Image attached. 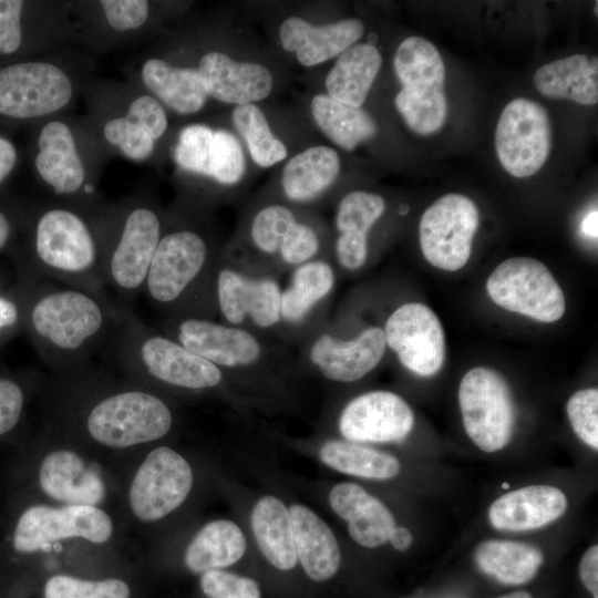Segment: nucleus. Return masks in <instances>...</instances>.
I'll use <instances>...</instances> for the list:
<instances>
[{
	"label": "nucleus",
	"instance_id": "nucleus-48",
	"mask_svg": "<svg viewBox=\"0 0 598 598\" xmlns=\"http://www.w3.org/2000/svg\"><path fill=\"white\" fill-rule=\"evenodd\" d=\"M200 588L207 598H261L256 580L223 569L204 573Z\"/></svg>",
	"mask_w": 598,
	"mask_h": 598
},
{
	"label": "nucleus",
	"instance_id": "nucleus-13",
	"mask_svg": "<svg viewBox=\"0 0 598 598\" xmlns=\"http://www.w3.org/2000/svg\"><path fill=\"white\" fill-rule=\"evenodd\" d=\"M193 485L188 462L175 450H152L137 468L128 499L133 514L143 522L158 520L187 498Z\"/></svg>",
	"mask_w": 598,
	"mask_h": 598
},
{
	"label": "nucleus",
	"instance_id": "nucleus-56",
	"mask_svg": "<svg viewBox=\"0 0 598 598\" xmlns=\"http://www.w3.org/2000/svg\"><path fill=\"white\" fill-rule=\"evenodd\" d=\"M12 233V224L8 216L0 210V250L6 246Z\"/></svg>",
	"mask_w": 598,
	"mask_h": 598
},
{
	"label": "nucleus",
	"instance_id": "nucleus-43",
	"mask_svg": "<svg viewBox=\"0 0 598 598\" xmlns=\"http://www.w3.org/2000/svg\"><path fill=\"white\" fill-rule=\"evenodd\" d=\"M45 598H130V588L123 580L109 578L90 581L65 575L47 581Z\"/></svg>",
	"mask_w": 598,
	"mask_h": 598
},
{
	"label": "nucleus",
	"instance_id": "nucleus-10",
	"mask_svg": "<svg viewBox=\"0 0 598 598\" xmlns=\"http://www.w3.org/2000/svg\"><path fill=\"white\" fill-rule=\"evenodd\" d=\"M486 290L501 308L540 322L557 321L566 310L560 286L534 258L514 257L501 262L487 278Z\"/></svg>",
	"mask_w": 598,
	"mask_h": 598
},
{
	"label": "nucleus",
	"instance_id": "nucleus-11",
	"mask_svg": "<svg viewBox=\"0 0 598 598\" xmlns=\"http://www.w3.org/2000/svg\"><path fill=\"white\" fill-rule=\"evenodd\" d=\"M478 224V209L471 198L457 193L442 196L425 209L420 220L424 258L439 269L460 270L470 259Z\"/></svg>",
	"mask_w": 598,
	"mask_h": 598
},
{
	"label": "nucleus",
	"instance_id": "nucleus-37",
	"mask_svg": "<svg viewBox=\"0 0 598 598\" xmlns=\"http://www.w3.org/2000/svg\"><path fill=\"white\" fill-rule=\"evenodd\" d=\"M319 457L337 472L375 481L396 476L401 467L394 455L350 441L324 442L319 450Z\"/></svg>",
	"mask_w": 598,
	"mask_h": 598
},
{
	"label": "nucleus",
	"instance_id": "nucleus-8",
	"mask_svg": "<svg viewBox=\"0 0 598 598\" xmlns=\"http://www.w3.org/2000/svg\"><path fill=\"white\" fill-rule=\"evenodd\" d=\"M80 136L68 121L48 118L38 135L34 167L58 202L97 210L89 156Z\"/></svg>",
	"mask_w": 598,
	"mask_h": 598
},
{
	"label": "nucleus",
	"instance_id": "nucleus-22",
	"mask_svg": "<svg viewBox=\"0 0 598 598\" xmlns=\"http://www.w3.org/2000/svg\"><path fill=\"white\" fill-rule=\"evenodd\" d=\"M364 31L362 21L347 19L324 25H315L298 18L286 19L279 29L281 45L295 52L305 66L328 61L352 47Z\"/></svg>",
	"mask_w": 598,
	"mask_h": 598
},
{
	"label": "nucleus",
	"instance_id": "nucleus-15",
	"mask_svg": "<svg viewBox=\"0 0 598 598\" xmlns=\"http://www.w3.org/2000/svg\"><path fill=\"white\" fill-rule=\"evenodd\" d=\"M386 347L402 365L420 377L436 374L445 359V337L434 311L419 302L396 308L384 324Z\"/></svg>",
	"mask_w": 598,
	"mask_h": 598
},
{
	"label": "nucleus",
	"instance_id": "nucleus-31",
	"mask_svg": "<svg viewBox=\"0 0 598 598\" xmlns=\"http://www.w3.org/2000/svg\"><path fill=\"white\" fill-rule=\"evenodd\" d=\"M385 210L384 199L373 193L355 190L339 203L336 227L339 237L336 255L347 261H360L368 257V233Z\"/></svg>",
	"mask_w": 598,
	"mask_h": 598
},
{
	"label": "nucleus",
	"instance_id": "nucleus-55",
	"mask_svg": "<svg viewBox=\"0 0 598 598\" xmlns=\"http://www.w3.org/2000/svg\"><path fill=\"white\" fill-rule=\"evenodd\" d=\"M597 210L590 212L581 223V231L589 238L597 239Z\"/></svg>",
	"mask_w": 598,
	"mask_h": 598
},
{
	"label": "nucleus",
	"instance_id": "nucleus-20",
	"mask_svg": "<svg viewBox=\"0 0 598 598\" xmlns=\"http://www.w3.org/2000/svg\"><path fill=\"white\" fill-rule=\"evenodd\" d=\"M208 96L224 103L246 105L267 97L272 90L269 70L239 62L219 51L205 53L196 68Z\"/></svg>",
	"mask_w": 598,
	"mask_h": 598
},
{
	"label": "nucleus",
	"instance_id": "nucleus-40",
	"mask_svg": "<svg viewBox=\"0 0 598 598\" xmlns=\"http://www.w3.org/2000/svg\"><path fill=\"white\" fill-rule=\"evenodd\" d=\"M233 123L248 145L251 158L261 167H270L287 156L285 144L270 131L262 111L255 104L238 105Z\"/></svg>",
	"mask_w": 598,
	"mask_h": 598
},
{
	"label": "nucleus",
	"instance_id": "nucleus-47",
	"mask_svg": "<svg viewBox=\"0 0 598 598\" xmlns=\"http://www.w3.org/2000/svg\"><path fill=\"white\" fill-rule=\"evenodd\" d=\"M120 114L146 130L155 141L159 140L168 127L165 107L147 92L134 94L122 106Z\"/></svg>",
	"mask_w": 598,
	"mask_h": 598
},
{
	"label": "nucleus",
	"instance_id": "nucleus-38",
	"mask_svg": "<svg viewBox=\"0 0 598 598\" xmlns=\"http://www.w3.org/2000/svg\"><path fill=\"white\" fill-rule=\"evenodd\" d=\"M394 70L403 87H443L445 65L436 47L421 37H409L394 55Z\"/></svg>",
	"mask_w": 598,
	"mask_h": 598
},
{
	"label": "nucleus",
	"instance_id": "nucleus-18",
	"mask_svg": "<svg viewBox=\"0 0 598 598\" xmlns=\"http://www.w3.org/2000/svg\"><path fill=\"white\" fill-rule=\"evenodd\" d=\"M414 420L412 409L400 395L377 390L358 395L344 406L339 430L350 442H400L412 431Z\"/></svg>",
	"mask_w": 598,
	"mask_h": 598
},
{
	"label": "nucleus",
	"instance_id": "nucleus-50",
	"mask_svg": "<svg viewBox=\"0 0 598 598\" xmlns=\"http://www.w3.org/2000/svg\"><path fill=\"white\" fill-rule=\"evenodd\" d=\"M23 404L22 388L11 379L0 378V436L18 424Z\"/></svg>",
	"mask_w": 598,
	"mask_h": 598
},
{
	"label": "nucleus",
	"instance_id": "nucleus-58",
	"mask_svg": "<svg viewBox=\"0 0 598 598\" xmlns=\"http://www.w3.org/2000/svg\"><path fill=\"white\" fill-rule=\"evenodd\" d=\"M0 282H1V277H0Z\"/></svg>",
	"mask_w": 598,
	"mask_h": 598
},
{
	"label": "nucleus",
	"instance_id": "nucleus-35",
	"mask_svg": "<svg viewBox=\"0 0 598 598\" xmlns=\"http://www.w3.org/2000/svg\"><path fill=\"white\" fill-rule=\"evenodd\" d=\"M310 110L318 127L347 151L354 150L377 134V123L369 113L361 107L340 103L328 94H317L311 101Z\"/></svg>",
	"mask_w": 598,
	"mask_h": 598
},
{
	"label": "nucleus",
	"instance_id": "nucleus-51",
	"mask_svg": "<svg viewBox=\"0 0 598 598\" xmlns=\"http://www.w3.org/2000/svg\"><path fill=\"white\" fill-rule=\"evenodd\" d=\"M579 575L585 587L598 598V546L587 549L579 564Z\"/></svg>",
	"mask_w": 598,
	"mask_h": 598
},
{
	"label": "nucleus",
	"instance_id": "nucleus-21",
	"mask_svg": "<svg viewBox=\"0 0 598 598\" xmlns=\"http://www.w3.org/2000/svg\"><path fill=\"white\" fill-rule=\"evenodd\" d=\"M250 235L261 252L278 254L283 262L292 266L311 260L319 250L316 231L298 223L295 214L281 205L261 208L252 219Z\"/></svg>",
	"mask_w": 598,
	"mask_h": 598
},
{
	"label": "nucleus",
	"instance_id": "nucleus-12",
	"mask_svg": "<svg viewBox=\"0 0 598 598\" xmlns=\"http://www.w3.org/2000/svg\"><path fill=\"white\" fill-rule=\"evenodd\" d=\"M551 128L546 110L537 102L515 99L503 110L495 148L503 168L514 177L537 173L548 158Z\"/></svg>",
	"mask_w": 598,
	"mask_h": 598
},
{
	"label": "nucleus",
	"instance_id": "nucleus-4",
	"mask_svg": "<svg viewBox=\"0 0 598 598\" xmlns=\"http://www.w3.org/2000/svg\"><path fill=\"white\" fill-rule=\"evenodd\" d=\"M214 276L206 238L189 227H164L143 292L172 316L207 318L214 301Z\"/></svg>",
	"mask_w": 598,
	"mask_h": 598
},
{
	"label": "nucleus",
	"instance_id": "nucleus-9",
	"mask_svg": "<svg viewBox=\"0 0 598 598\" xmlns=\"http://www.w3.org/2000/svg\"><path fill=\"white\" fill-rule=\"evenodd\" d=\"M463 425L473 443L484 452L508 444L515 425V405L504 377L492 368L468 370L458 386Z\"/></svg>",
	"mask_w": 598,
	"mask_h": 598
},
{
	"label": "nucleus",
	"instance_id": "nucleus-26",
	"mask_svg": "<svg viewBox=\"0 0 598 598\" xmlns=\"http://www.w3.org/2000/svg\"><path fill=\"white\" fill-rule=\"evenodd\" d=\"M138 79L148 94L178 114L197 113L208 97L196 68L176 66L164 59L144 60Z\"/></svg>",
	"mask_w": 598,
	"mask_h": 598
},
{
	"label": "nucleus",
	"instance_id": "nucleus-28",
	"mask_svg": "<svg viewBox=\"0 0 598 598\" xmlns=\"http://www.w3.org/2000/svg\"><path fill=\"white\" fill-rule=\"evenodd\" d=\"M534 84L546 97L594 105L598 101V59L574 54L544 64L536 71Z\"/></svg>",
	"mask_w": 598,
	"mask_h": 598
},
{
	"label": "nucleus",
	"instance_id": "nucleus-3",
	"mask_svg": "<svg viewBox=\"0 0 598 598\" xmlns=\"http://www.w3.org/2000/svg\"><path fill=\"white\" fill-rule=\"evenodd\" d=\"M121 370L137 381L188 391L212 390L224 371L165 333L147 327L130 308L104 350Z\"/></svg>",
	"mask_w": 598,
	"mask_h": 598
},
{
	"label": "nucleus",
	"instance_id": "nucleus-33",
	"mask_svg": "<svg viewBox=\"0 0 598 598\" xmlns=\"http://www.w3.org/2000/svg\"><path fill=\"white\" fill-rule=\"evenodd\" d=\"M340 158L328 146H312L295 155L282 171L281 185L286 196L293 202H308L337 179Z\"/></svg>",
	"mask_w": 598,
	"mask_h": 598
},
{
	"label": "nucleus",
	"instance_id": "nucleus-7",
	"mask_svg": "<svg viewBox=\"0 0 598 598\" xmlns=\"http://www.w3.org/2000/svg\"><path fill=\"white\" fill-rule=\"evenodd\" d=\"M79 81L58 59L32 60L0 69V115L51 118L74 101Z\"/></svg>",
	"mask_w": 598,
	"mask_h": 598
},
{
	"label": "nucleus",
	"instance_id": "nucleus-44",
	"mask_svg": "<svg viewBox=\"0 0 598 598\" xmlns=\"http://www.w3.org/2000/svg\"><path fill=\"white\" fill-rule=\"evenodd\" d=\"M93 4L103 25L114 34L126 35L142 30L151 16V2L145 0H102Z\"/></svg>",
	"mask_w": 598,
	"mask_h": 598
},
{
	"label": "nucleus",
	"instance_id": "nucleus-41",
	"mask_svg": "<svg viewBox=\"0 0 598 598\" xmlns=\"http://www.w3.org/2000/svg\"><path fill=\"white\" fill-rule=\"evenodd\" d=\"M99 123L104 143L133 162H145L155 151L156 141L146 130L122 114H107Z\"/></svg>",
	"mask_w": 598,
	"mask_h": 598
},
{
	"label": "nucleus",
	"instance_id": "nucleus-57",
	"mask_svg": "<svg viewBox=\"0 0 598 598\" xmlns=\"http://www.w3.org/2000/svg\"><path fill=\"white\" fill-rule=\"evenodd\" d=\"M498 598H533L532 595L527 591H515Z\"/></svg>",
	"mask_w": 598,
	"mask_h": 598
},
{
	"label": "nucleus",
	"instance_id": "nucleus-46",
	"mask_svg": "<svg viewBox=\"0 0 598 598\" xmlns=\"http://www.w3.org/2000/svg\"><path fill=\"white\" fill-rule=\"evenodd\" d=\"M567 416L576 435L588 446L598 450V390L575 392L566 405Z\"/></svg>",
	"mask_w": 598,
	"mask_h": 598
},
{
	"label": "nucleus",
	"instance_id": "nucleus-45",
	"mask_svg": "<svg viewBox=\"0 0 598 598\" xmlns=\"http://www.w3.org/2000/svg\"><path fill=\"white\" fill-rule=\"evenodd\" d=\"M244 172L245 157L239 141L228 131H214L209 177L220 184L233 185Z\"/></svg>",
	"mask_w": 598,
	"mask_h": 598
},
{
	"label": "nucleus",
	"instance_id": "nucleus-16",
	"mask_svg": "<svg viewBox=\"0 0 598 598\" xmlns=\"http://www.w3.org/2000/svg\"><path fill=\"white\" fill-rule=\"evenodd\" d=\"M164 329L165 334L223 371L256 365L264 355L260 341L243 327L202 317L172 316Z\"/></svg>",
	"mask_w": 598,
	"mask_h": 598
},
{
	"label": "nucleus",
	"instance_id": "nucleus-5",
	"mask_svg": "<svg viewBox=\"0 0 598 598\" xmlns=\"http://www.w3.org/2000/svg\"><path fill=\"white\" fill-rule=\"evenodd\" d=\"M99 218L105 288L128 308L143 292L165 225L157 208L140 197L101 208Z\"/></svg>",
	"mask_w": 598,
	"mask_h": 598
},
{
	"label": "nucleus",
	"instance_id": "nucleus-49",
	"mask_svg": "<svg viewBox=\"0 0 598 598\" xmlns=\"http://www.w3.org/2000/svg\"><path fill=\"white\" fill-rule=\"evenodd\" d=\"M24 7L21 0H0V54L9 55L20 49Z\"/></svg>",
	"mask_w": 598,
	"mask_h": 598
},
{
	"label": "nucleus",
	"instance_id": "nucleus-42",
	"mask_svg": "<svg viewBox=\"0 0 598 598\" xmlns=\"http://www.w3.org/2000/svg\"><path fill=\"white\" fill-rule=\"evenodd\" d=\"M213 137L214 130L206 125L184 127L174 150L176 164L186 172L209 177Z\"/></svg>",
	"mask_w": 598,
	"mask_h": 598
},
{
	"label": "nucleus",
	"instance_id": "nucleus-32",
	"mask_svg": "<svg viewBox=\"0 0 598 598\" xmlns=\"http://www.w3.org/2000/svg\"><path fill=\"white\" fill-rule=\"evenodd\" d=\"M246 548V538L237 524L216 519L198 530L188 544L184 559L190 571L204 574L237 563Z\"/></svg>",
	"mask_w": 598,
	"mask_h": 598
},
{
	"label": "nucleus",
	"instance_id": "nucleus-34",
	"mask_svg": "<svg viewBox=\"0 0 598 598\" xmlns=\"http://www.w3.org/2000/svg\"><path fill=\"white\" fill-rule=\"evenodd\" d=\"M475 559L481 570L505 585L529 581L543 564L536 547L512 540H486L480 544Z\"/></svg>",
	"mask_w": 598,
	"mask_h": 598
},
{
	"label": "nucleus",
	"instance_id": "nucleus-2",
	"mask_svg": "<svg viewBox=\"0 0 598 598\" xmlns=\"http://www.w3.org/2000/svg\"><path fill=\"white\" fill-rule=\"evenodd\" d=\"M101 208L87 210L54 202L38 210L31 249L39 275L61 285L105 293Z\"/></svg>",
	"mask_w": 598,
	"mask_h": 598
},
{
	"label": "nucleus",
	"instance_id": "nucleus-52",
	"mask_svg": "<svg viewBox=\"0 0 598 598\" xmlns=\"http://www.w3.org/2000/svg\"><path fill=\"white\" fill-rule=\"evenodd\" d=\"M21 318V307L14 299L0 296V333L18 324Z\"/></svg>",
	"mask_w": 598,
	"mask_h": 598
},
{
	"label": "nucleus",
	"instance_id": "nucleus-23",
	"mask_svg": "<svg viewBox=\"0 0 598 598\" xmlns=\"http://www.w3.org/2000/svg\"><path fill=\"white\" fill-rule=\"evenodd\" d=\"M566 495L550 485H529L502 495L488 509L491 524L499 530L537 529L561 517Z\"/></svg>",
	"mask_w": 598,
	"mask_h": 598
},
{
	"label": "nucleus",
	"instance_id": "nucleus-24",
	"mask_svg": "<svg viewBox=\"0 0 598 598\" xmlns=\"http://www.w3.org/2000/svg\"><path fill=\"white\" fill-rule=\"evenodd\" d=\"M39 483L49 497L66 505L95 506L105 493L99 474L71 450H54L45 455Z\"/></svg>",
	"mask_w": 598,
	"mask_h": 598
},
{
	"label": "nucleus",
	"instance_id": "nucleus-36",
	"mask_svg": "<svg viewBox=\"0 0 598 598\" xmlns=\"http://www.w3.org/2000/svg\"><path fill=\"white\" fill-rule=\"evenodd\" d=\"M334 272L324 260H309L297 266L290 283L281 290V321L299 323L333 289Z\"/></svg>",
	"mask_w": 598,
	"mask_h": 598
},
{
	"label": "nucleus",
	"instance_id": "nucleus-1",
	"mask_svg": "<svg viewBox=\"0 0 598 598\" xmlns=\"http://www.w3.org/2000/svg\"><path fill=\"white\" fill-rule=\"evenodd\" d=\"M25 308L29 331L52 371L91 361L104 351L124 309L104 292L53 283L30 295Z\"/></svg>",
	"mask_w": 598,
	"mask_h": 598
},
{
	"label": "nucleus",
	"instance_id": "nucleus-19",
	"mask_svg": "<svg viewBox=\"0 0 598 598\" xmlns=\"http://www.w3.org/2000/svg\"><path fill=\"white\" fill-rule=\"evenodd\" d=\"M386 350L383 329L369 327L351 340L329 333L315 339L309 350L310 362L328 380L354 382L370 373Z\"/></svg>",
	"mask_w": 598,
	"mask_h": 598
},
{
	"label": "nucleus",
	"instance_id": "nucleus-54",
	"mask_svg": "<svg viewBox=\"0 0 598 598\" xmlns=\"http://www.w3.org/2000/svg\"><path fill=\"white\" fill-rule=\"evenodd\" d=\"M388 542H390L396 550L405 551L411 547L413 536L406 527L395 526L391 532Z\"/></svg>",
	"mask_w": 598,
	"mask_h": 598
},
{
	"label": "nucleus",
	"instance_id": "nucleus-39",
	"mask_svg": "<svg viewBox=\"0 0 598 598\" xmlns=\"http://www.w3.org/2000/svg\"><path fill=\"white\" fill-rule=\"evenodd\" d=\"M395 106L408 126L421 135L437 132L447 113L443 87H402L395 96Z\"/></svg>",
	"mask_w": 598,
	"mask_h": 598
},
{
	"label": "nucleus",
	"instance_id": "nucleus-53",
	"mask_svg": "<svg viewBox=\"0 0 598 598\" xmlns=\"http://www.w3.org/2000/svg\"><path fill=\"white\" fill-rule=\"evenodd\" d=\"M17 162L14 145L6 137L0 136V184L12 172Z\"/></svg>",
	"mask_w": 598,
	"mask_h": 598
},
{
	"label": "nucleus",
	"instance_id": "nucleus-29",
	"mask_svg": "<svg viewBox=\"0 0 598 598\" xmlns=\"http://www.w3.org/2000/svg\"><path fill=\"white\" fill-rule=\"evenodd\" d=\"M382 64L379 50L370 43L354 44L339 54L326 78L328 95L346 105L361 107Z\"/></svg>",
	"mask_w": 598,
	"mask_h": 598
},
{
	"label": "nucleus",
	"instance_id": "nucleus-6",
	"mask_svg": "<svg viewBox=\"0 0 598 598\" xmlns=\"http://www.w3.org/2000/svg\"><path fill=\"white\" fill-rule=\"evenodd\" d=\"M102 378L103 371L97 369L99 394L82 414V427L94 442L126 448L168 434L174 416L162 398L140 386L104 388Z\"/></svg>",
	"mask_w": 598,
	"mask_h": 598
},
{
	"label": "nucleus",
	"instance_id": "nucleus-25",
	"mask_svg": "<svg viewBox=\"0 0 598 598\" xmlns=\"http://www.w3.org/2000/svg\"><path fill=\"white\" fill-rule=\"evenodd\" d=\"M332 511L348 522V533L359 545L379 547L389 540L395 519L389 508L360 485L344 482L329 493Z\"/></svg>",
	"mask_w": 598,
	"mask_h": 598
},
{
	"label": "nucleus",
	"instance_id": "nucleus-30",
	"mask_svg": "<svg viewBox=\"0 0 598 598\" xmlns=\"http://www.w3.org/2000/svg\"><path fill=\"white\" fill-rule=\"evenodd\" d=\"M260 553L279 570H290L298 561L289 508L272 495L261 497L250 516Z\"/></svg>",
	"mask_w": 598,
	"mask_h": 598
},
{
	"label": "nucleus",
	"instance_id": "nucleus-27",
	"mask_svg": "<svg viewBox=\"0 0 598 598\" xmlns=\"http://www.w3.org/2000/svg\"><path fill=\"white\" fill-rule=\"evenodd\" d=\"M297 558L305 573L315 581L332 578L341 564L337 538L312 509L301 504L289 507Z\"/></svg>",
	"mask_w": 598,
	"mask_h": 598
},
{
	"label": "nucleus",
	"instance_id": "nucleus-14",
	"mask_svg": "<svg viewBox=\"0 0 598 598\" xmlns=\"http://www.w3.org/2000/svg\"><path fill=\"white\" fill-rule=\"evenodd\" d=\"M112 532L110 516L96 506L34 505L20 516L13 535V547L20 553L48 550L51 543L71 537L102 544L110 539Z\"/></svg>",
	"mask_w": 598,
	"mask_h": 598
},
{
	"label": "nucleus",
	"instance_id": "nucleus-17",
	"mask_svg": "<svg viewBox=\"0 0 598 598\" xmlns=\"http://www.w3.org/2000/svg\"><path fill=\"white\" fill-rule=\"evenodd\" d=\"M280 296L271 278H251L229 267L215 270L214 301L229 326L249 321L259 329L275 327L281 321Z\"/></svg>",
	"mask_w": 598,
	"mask_h": 598
}]
</instances>
